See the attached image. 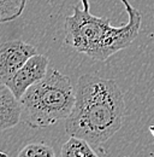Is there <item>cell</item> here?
Returning <instances> with one entry per match:
<instances>
[{"mask_svg":"<svg viewBox=\"0 0 154 157\" xmlns=\"http://www.w3.org/2000/svg\"><path fill=\"white\" fill-rule=\"evenodd\" d=\"M75 90V105L65 120L66 133L93 145L105 143L123 124L125 101L119 86L115 80L86 74Z\"/></svg>","mask_w":154,"mask_h":157,"instance_id":"obj_1","label":"cell"},{"mask_svg":"<svg viewBox=\"0 0 154 157\" xmlns=\"http://www.w3.org/2000/svg\"><path fill=\"white\" fill-rule=\"evenodd\" d=\"M120 1L129 20L120 27H113L110 20L90 13L89 0H81L82 9L75 6L74 13L65 18V44L77 52L101 62L129 47L140 33L142 17L129 0Z\"/></svg>","mask_w":154,"mask_h":157,"instance_id":"obj_2","label":"cell"},{"mask_svg":"<svg viewBox=\"0 0 154 157\" xmlns=\"http://www.w3.org/2000/svg\"><path fill=\"white\" fill-rule=\"evenodd\" d=\"M75 99L76 90L70 78L51 68L19 99L22 121L33 128L52 126L70 116Z\"/></svg>","mask_w":154,"mask_h":157,"instance_id":"obj_3","label":"cell"},{"mask_svg":"<svg viewBox=\"0 0 154 157\" xmlns=\"http://www.w3.org/2000/svg\"><path fill=\"white\" fill-rule=\"evenodd\" d=\"M35 55H38L36 48L23 40L0 44V82L7 85L25 62Z\"/></svg>","mask_w":154,"mask_h":157,"instance_id":"obj_4","label":"cell"},{"mask_svg":"<svg viewBox=\"0 0 154 157\" xmlns=\"http://www.w3.org/2000/svg\"><path fill=\"white\" fill-rule=\"evenodd\" d=\"M50 59L43 55H35L29 58L17 74L7 83L16 98L20 99L23 94L35 83L41 81L48 71Z\"/></svg>","mask_w":154,"mask_h":157,"instance_id":"obj_5","label":"cell"},{"mask_svg":"<svg viewBox=\"0 0 154 157\" xmlns=\"http://www.w3.org/2000/svg\"><path fill=\"white\" fill-rule=\"evenodd\" d=\"M22 121V108L10 87L0 82V131L10 129Z\"/></svg>","mask_w":154,"mask_h":157,"instance_id":"obj_6","label":"cell"},{"mask_svg":"<svg viewBox=\"0 0 154 157\" xmlns=\"http://www.w3.org/2000/svg\"><path fill=\"white\" fill-rule=\"evenodd\" d=\"M60 157H97L90 144L81 138L70 137L61 146Z\"/></svg>","mask_w":154,"mask_h":157,"instance_id":"obj_7","label":"cell"},{"mask_svg":"<svg viewBox=\"0 0 154 157\" xmlns=\"http://www.w3.org/2000/svg\"><path fill=\"white\" fill-rule=\"evenodd\" d=\"M28 0H0V24L22 16Z\"/></svg>","mask_w":154,"mask_h":157,"instance_id":"obj_8","label":"cell"},{"mask_svg":"<svg viewBox=\"0 0 154 157\" xmlns=\"http://www.w3.org/2000/svg\"><path fill=\"white\" fill-rule=\"evenodd\" d=\"M18 157H56L52 146L43 143H33L25 145L18 152Z\"/></svg>","mask_w":154,"mask_h":157,"instance_id":"obj_9","label":"cell"},{"mask_svg":"<svg viewBox=\"0 0 154 157\" xmlns=\"http://www.w3.org/2000/svg\"><path fill=\"white\" fill-rule=\"evenodd\" d=\"M149 132L153 134V137H154V126H151V127H149Z\"/></svg>","mask_w":154,"mask_h":157,"instance_id":"obj_10","label":"cell"}]
</instances>
